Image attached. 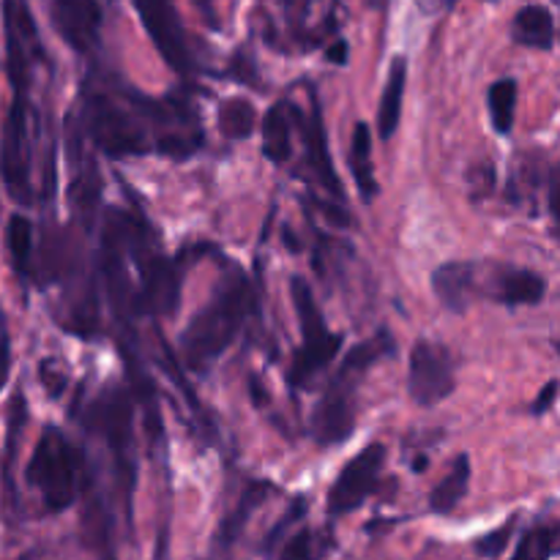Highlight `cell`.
I'll use <instances>...</instances> for the list:
<instances>
[{"instance_id": "cell-12", "label": "cell", "mask_w": 560, "mask_h": 560, "mask_svg": "<svg viewBox=\"0 0 560 560\" xmlns=\"http://www.w3.org/2000/svg\"><path fill=\"white\" fill-rule=\"evenodd\" d=\"M295 120L304 126V140H306V148H310V162L312 167H315L317 178H320L323 189H326L334 200H342L345 186L342 180H339L337 170H334L331 156H328V137H326V126H323V118H320V109L317 107L312 109L310 124H306L299 113H295Z\"/></svg>"}, {"instance_id": "cell-6", "label": "cell", "mask_w": 560, "mask_h": 560, "mask_svg": "<svg viewBox=\"0 0 560 560\" xmlns=\"http://www.w3.org/2000/svg\"><path fill=\"white\" fill-rule=\"evenodd\" d=\"M410 397L421 408H435L443 399L452 397L457 386V372H454V359L443 345L421 339L413 345L410 353V375H408Z\"/></svg>"}, {"instance_id": "cell-28", "label": "cell", "mask_w": 560, "mask_h": 560, "mask_svg": "<svg viewBox=\"0 0 560 560\" xmlns=\"http://www.w3.org/2000/svg\"><path fill=\"white\" fill-rule=\"evenodd\" d=\"M556 394H558V381H550L545 388H541V394L536 397V402L530 405V413H534V416L547 413V408L556 402Z\"/></svg>"}, {"instance_id": "cell-21", "label": "cell", "mask_w": 560, "mask_h": 560, "mask_svg": "<svg viewBox=\"0 0 560 560\" xmlns=\"http://www.w3.org/2000/svg\"><path fill=\"white\" fill-rule=\"evenodd\" d=\"M257 124V113L252 107V102L246 98H228V102L219 107V129L228 140H246L252 137Z\"/></svg>"}, {"instance_id": "cell-13", "label": "cell", "mask_w": 560, "mask_h": 560, "mask_svg": "<svg viewBox=\"0 0 560 560\" xmlns=\"http://www.w3.org/2000/svg\"><path fill=\"white\" fill-rule=\"evenodd\" d=\"M405 82H408V60L394 58L386 88H383L381 107H377V135H381V140H392L397 135L399 120H402Z\"/></svg>"}, {"instance_id": "cell-14", "label": "cell", "mask_w": 560, "mask_h": 560, "mask_svg": "<svg viewBox=\"0 0 560 560\" xmlns=\"http://www.w3.org/2000/svg\"><path fill=\"white\" fill-rule=\"evenodd\" d=\"M350 173H353L355 186H359L364 202H372L377 195V180H375V164H372V129L370 124L359 120L350 137Z\"/></svg>"}, {"instance_id": "cell-19", "label": "cell", "mask_w": 560, "mask_h": 560, "mask_svg": "<svg viewBox=\"0 0 560 560\" xmlns=\"http://www.w3.org/2000/svg\"><path fill=\"white\" fill-rule=\"evenodd\" d=\"M468 487H470V463H468V454H459L454 468L448 470L446 479L432 490L430 495V509L435 514H448L459 506L465 495H468Z\"/></svg>"}, {"instance_id": "cell-30", "label": "cell", "mask_w": 560, "mask_h": 560, "mask_svg": "<svg viewBox=\"0 0 560 560\" xmlns=\"http://www.w3.org/2000/svg\"><path fill=\"white\" fill-rule=\"evenodd\" d=\"M550 211L556 217V222L560 224V167L552 173L550 180Z\"/></svg>"}, {"instance_id": "cell-10", "label": "cell", "mask_w": 560, "mask_h": 560, "mask_svg": "<svg viewBox=\"0 0 560 560\" xmlns=\"http://www.w3.org/2000/svg\"><path fill=\"white\" fill-rule=\"evenodd\" d=\"M55 25L60 36L80 52L96 44L102 27V3L98 0H52Z\"/></svg>"}, {"instance_id": "cell-29", "label": "cell", "mask_w": 560, "mask_h": 560, "mask_svg": "<svg viewBox=\"0 0 560 560\" xmlns=\"http://www.w3.org/2000/svg\"><path fill=\"white\" fill-rule=\"evenodd\" d=\"M42 381L47 383V386H49V394H52V397H58V394L63 392V377L55 375V372H52V364H42Z\"/></svg>"}, {"instance_id": "cell-8", "label": "cell", "mask_w": 560, "mask_h": 560, "mask_svg": "<svg viewBox=\"0 0 560 560\" xmlns=\"http://www.w3.org/2000/svg\"><path fill=\"white\" fill-rule=\"evenodd\" d=\"M355 386L334 377L310 416V432L320 446H339L355 430Z\"/></svg>"}, {"instance_id": "cell-20", "label": "cell", "mask_w": 560, "mask_h": 560, "mask_svg": "<svg viewBox=\"0 0 560 560\" xmlns=\"http://www.w3.org/2000/svg\"><path fill=\"white\" fill-rule=\"evenodd\" d=\"M5 238H9V252L11 262H14L20 279H31L33 273V224L31 219L14 213L9 219V228H5Z\"/></svg>"}, {"instance_id": "cell-7", "label": "cell", "mask_w": 560, "mask_h": 560, "mask_svg": "<svg viewBox=\"0 0 560 560\" xmlns=\"http://www.w3.org/2000/svg\"><path fill=\"white\" fill-rule=\"evenodd\" d=\"M383 463H386V446L383 443H370V446L361 448L339 470L337 481L328 490V514L331 517H342V514L355 512L366 501V495L377 487V479L383 474Z\"/></svg>"}, {"instance_id": "cell-1", "label": "cell", "mask_w": 560, "mask_h": 560, "mask_svg": "<svg viewBox=\"0 0 560 560\" xmlns=\"http://www.w3.org/2000/svg\"><path fill=\"white\" fill-rule=\"evenodd\" d=\"M255 310V293L241 273L224 279L206 310L197 312L180 337V353L191 372L206 375L238 337L241 326Z\"/></svg>"}, {"instance_id": "cell-23", "label": "cell", "mask_w": 560, "mask_h": 560, "mask_svg": "<svg viewBox=\"0 0 560 560\" xmlns=\"http://www.w3.org/2000/svg\"><path fill=\"white\" fill-rule=\"evenodd\" d=\"M556 539L558 530L547 528V525H536L528 534L520 539L517 552H514L512 560H550L552 552H556Z\"/></svg>"}, {"instance_id": "cell-25", "label": "cell", "mask_w": 560, "mask_h": 560, "mask_svg": "<svg viewBox=\"0 0 560 560\" xmlns=\"http://www.w3.org/2000/svg\"><path fill=\"white\" fill-rule=\"evenodd\" d=\"M514 528H517V520H509L506 525H501V528H495L492 534H487L485 539L476 541V550H479L481 558H501L503 550L509 547V541H512L514 536Z\"/></svg>"}, {"instance_id": "cell-24", "label": "cell", "mask_w": 560, "mask_h": 560, "mask_svg": "<svg viewBox=\"0 0 560 560\" xmlns=\"http://www.w3.org/2000/svg\"><path fill=\"white\" fill-rule=\"evenodd\" d=\"M262 495H266V490H262V487H255V490L246 492L244 501L238 503V509H235V512L228 517V523L222 525V541H224V545H230V541L238 539L241 528H244V523H246V517H249L252 509L260 503Z\"/></svg>"}, {"instance_id": "cell-9", "label": "cell", "mask_w": 560, "mask_h": 560, "mask_svg": "<svg viewBox=\"0 0 560 560\" xmlns=\"http://www.w3.org/2000/svg\"><path fill=\"white\" fill-rule=\"evenodd\" d=\"M27 115L25 102L16 98L14 107L9 109L5 118V137H3V180L5 189L14 200L31 202V184H27Z\"/></svg>"}, {"instance_id": "cell-34", "label": "cell", "mask_w": 560, "mask_h": 560, "mask_svg": "<svg viewBox=\"0 0 560 560\" xmlns=\"http://www.w3.org/2000/svg\"><path fill=\"white\" fill-rule=\"evenodd\" d=\"M370 3H372V5H381V3H383V0H370Z\"/></svg>"}, {"instance_id": "cell-27", "label": "cell", "mask_w": 560, "mask_h": 560, "mask_svg": "<svg viewBox=\"0 0 560 560\" xmlns=\"http://www.w3.org/2000/svg\"><path fill=\"white\" fill-rule=\"evenodd\" d=\"M279 560H317L315 534L306 528L299 530V534L282 547V556H279Z\"/></svg>"}, {"instance_id": "cell-4", "label": "cell", "mask_w": 560, "mask_h": 560, "mask_svg": "<svg viewBox=\"0 0 560 560\" xmlns=\"http://www.w3.org/2000/svg\"><path fill=\"white\" fill-rule=\"evenodd\" d=\"M88 424L107 441L124 495L131 498V490H135V405L118 388L102 394L88 413Z\"/></svg>"}, {"instance_id": "cell-2", "label": "cell", "mask_w": 560, "mask_h": 560, "mask_svg": "<svg viewBox=\"0 0 560 560\" xmlns=\"http://www.w3.org/2000/svg\"><path fill=\"white\" fill-rule=\"evenodd\" d=\"M80 470L82 463L74 446L66 441V435H60V430L47 427L31 463H27L25 479L27 485L42 492L44 509L58 514L74 503L77 487H80Z\"/></svg>"}, {"instance_id": "cell-5", "label": "cell", "mask_w": 560, "mask_h": 560, "mask_svg": "<svg viewBox=\"0 0 560 560\" xmlns=\"http://www.w3.org/2000/svg\"><path fill=\"white\" fill-rule=\"evenodd\" d=\"M85 131L109 156H137L145 153V135L135 126L129 113L104 93H91L85 102Z\"/></svg>"}, {"instance_id": "cell-15", "label": "cell", "mask_w": 560, "mask_h": 560, "mask_svg": "<svg viewBox=\"0 0 560 560\" xmlns=\"http://www.w3.org/2000/svg\"><path fill=\"white\" fill-rule=\"evenodd\" d=\"M394 350H397V342H394L388 331H381L372 339H364V342L355 345L348 353V359L342 361V366H339L337 372V381L355 386V383L361 381V375H364L372 364H377L381 359L392 355Z\"/></svg>"}, {"instance_id": "cell-11", "label": "cell", "mask_w": 560, "mask_h": 560, "mask_svg": "<svg viewBox=\"0 0 560 560\" xmlns=\"http://www.w3.org/2000/svg\"><path fill=\"white\" fill-rule=\"evenodd\" d=\"M432 290H435L438 301H441L448 312L459 315V312L468 310L470 299H474L476 266L463 260L443 262V266L432 273Z\"/></svg>"}, {"instance_id": "cell-17", "label": "cell", "mask_w": 560, "mask_h": 560, "mask_svg": "<svg viewBox=\"0 0 560 560\" xmlns=\"http://www.w3.org/2000/svg\"><path fill=\"white\" fill-rule=\"evenodd\" d=\"M547 282L545 277L525 268H512L498 282V299L509 306H534L545 299Z\"/></svg>"}, {"instance_id": "cell-32", "label": "cell", "mask_w": 560, "mask_h": 560, "mask_svg": "<svg viewBox=\"0 0 560 560\" xmlns=\"http://www.w3.org/2000/svg\"><path fill=\"white\" fill-rule=\"evenodd\" d=\"M195 5L200 9V14L206 16V22L211 27H217V14H213V0H195Z\"/></svg>"}, {"instance_id": "cell-3", "label": "cell", "mask_w": 560, "mask_h": 560, "mask_svg": "<svg viewBox=\"0 0 560 560\" xmlns=\"http://www.w3.org/2000/svg\"><path fill=\"white\" fill-rule=\"evenodd\" d=\"M290 295H293V306L295 315H299L304 342H301L299 353H295L293 366L288 372V381L293 388H304L315 381L317 372H323L337 359L339 348H342V334L326 331L320 306H317L315 293H312V288L304 279L293 277Z\"/></svg>"}, {"instance_id": "cell-26", "label": "cell", "mask_w": 560, "mask_h": 560, "mask_svg": "<svg viewBox=\"0 0 560 560\" xmlns=\"http://www.w3.org/2000/svg\"><path fill=\"white\" fill-rule=\"evenodd\" d=\"M197 142H200V137H184V135H162L156 140V151L162 153V156H170V159H189L191 153L197 151Z\"/></svg>"}, {"instance_id": "cell-18", "label": "cell", "mask_w": 560, "mask_h": 560, "mask_svg": "<svg viewBox=\"0 0 560 560\" xmlns=\"http://www.w3.org/2000/svg\"><path fill=\"white\" fill-rule=\"evenodd\" d=\"M290 115L293 109L279 102L262 118V153L273 164H284L290 159Z\"/></svg>"}, {"instance_id": "cell-31", "label": "cell", "mask_w": 560, "mask_h": 560, "mask_svg": "<svg viewBox=\"0 0 560 560\" xmlns=\"http://www.w3.org/2000/svg\"><path fill=\"white\" fill-rule=\"evenodd\" d=\"M328 60H334L337 66L348 63V44L337 42L334 47H328Z\"/></svg>"}, {"instance_id": "cell-16", "label": "cell", "mask_w": 560, "mask_h": 560, "mask_svg": "<svg viewBox=\"0 0 560 560\" xmlns=\"http://www.w3.org/2000/svg\"><path fill=\"white\" fill-rule=\"evenodd\" d=\"M512 33L525 47L550 49L552 42H556V22H552V14L545 5H525L514 16Z\"/></svg>"}, {"instance_id": "cell-33", "label": "cell", "mask_w": 560, "mask_h": 560, "mask_svg": "<svg viewBox=\"0 0 560 560\" xmlns=\"http://www.w3.org/2000/svg\"><path fill=\"white\" fill-rule=\"evenodd\" d=\"M556 552H560V528H558V539H556Z\"/></svg>"}, {"instance_id": "cell-22", "label": "cell", "mask_w": 560, "mask_h": 560, "mask_svg": "<svg viewBox=\"0 0 560 560\" xmlns=\"http://www.w3.org/2000/svg\"><path fill=\"white\" fill-rule=\"evenodd\" d=\"M487 104H490V118L498 135H509L514 126V113H517V82L498 80L487 93Z\"/></svg>"}]
</instances>
